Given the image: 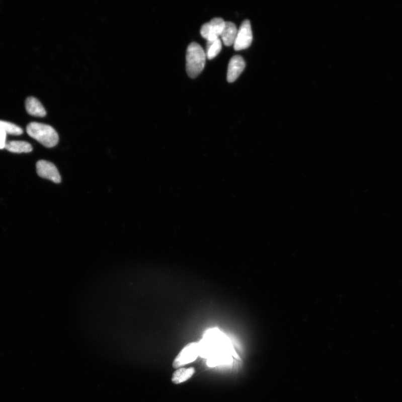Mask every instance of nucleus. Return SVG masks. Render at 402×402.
I'll return each mask as SVG.
<instances>
[{
    "label": "nucleus",
    "mask_w": 402,
    "mask_h": 402,
    "mask_svg": "<svg viewBox=\"0 0 402 402\" xmlns=\"http://www.w3.org/2000/svg\"><path fill=\"white\" fill-rule=\"evenodd\" d=\"M25 108L27 113L30 115L44 117L47 115V112L41 103L34 97H29L25 101Z\"/></svg>",
    "instance_id": "9"
},
{
    "label": "nucleus",
    "mask_w": 402,
    "mask_h": 402,
    "mask_svg": "<svg viewBox=\"0 0 402 402\" xmlns=\"http://www.w3.org/2000/svg\"><path fill=\"white\" fill-rule=\"evenodd\" d=\"M195 371V369L193 367L179 368L172 375V382L175 384L185 382L192 377Z\"/></svg>",
    "instance_id": "12"
},
{
    "label": "nucleus",
    "mask_w": 402,
    "mask_h": 402,
    "mask_svg": "<svg viewBox=\"0 0 402 402\" xmlns=\"http://www.w3.org/2000/svg\"><path fill=\"white\" fill-rule=\"evenodd\" d=\"M7 135L6 133L0 130V149H5L7 142Z\"/></svg>",
    "instance_id": "15"
},
{
    "label": "nucleus",
    "mask_w": 402,
    "mask_h": 402,
    "mask_svg": "<svg viewBox=\"0 0 402 402\" xmlns=\"http://www.w3.org/2000/svg\"><path fill=\"white\" fill-rule=\"evenodd\" d=\"M246 68L245 60L240 55L234 56L228 66L227 79L228 83L234 82Z\"/></svg>",
    "instance_id": "8"
},
{
    "label": "nucleus",
    "mask_w": 402,
    "mask_h": 402,
    "mask_svg": "<svg viewBox=\"0 0 402 402\" xmlns=\"http://www.w3.org/2000/svg\"><path fill=\"white\" fill-rule=\"evenodd\" d=\"M0 130L7 134L20 135L23 133V130L17 125L10 122L0 120Z\"/></svg>",
    "instance_id": "14"
},
{
    "label": "nucleus",
    "mask_w": 402,
    "mask_h": 402,
    "mask_svg": "<svg viewBox=\"0 0 402 402\" xmlns=\"http://www.w3.org/2000/svg\"><path fill=\"white\" fill-rule=\"evenodd\" d=\"M237 29L236 25L232 22H226L225 28L221 35L222 41L226 46L230 47L233 45L236 39Z\"/></svg>",
    "instance_id": "10"
},
{
    "label": "nucleus",
    "mask_w": 402,
    "mask_h": 402,
    "mask_svg": "<svg viewBox=\"0 0 402 402\" xmlns=\"http://www.w3.org/2000/svg\"><path fill=\"white\" fill-rule=\"evenodd\" d=\"M253 41V33L251 22L248 20H244L238 30L236 39L233 44L235 50L247 49L250 47Z\"/></svg>",
    "instance_id": "6"
},
{
    "label": "nucleus",
    "mask_w": 402,
    "mask_h": 402,
    "mask_svg": "<svg viewBox=\"0 0 402 402\" xmlns=\"http://www.w3.org/2000/svg\"><path fill=\"white\" fill-rule=\"evenodd\" d=\"M199 355L198 344L192 343L188 344L178 354L173 363V367L178 369L181 366L191 363L194 361Z\"/></svg>",
    "instance_id": "5"
},
{
    "label": "nucleus",
    "mask_w": 402,
    "mask_h": 402,
    "mask_svg": "<svg viewBox=\"0 0 402 402\" xmlns=\"http://www.w3.org/2000/svg\"><path fill=\"white\" fill-rule=\"evenodd\" d=\"M5 149L14 153H27L32 151L33 147L26 141H10L7 142Z\"/></svg>",
    "instance_id": "11"
},
{
    "label": "nucleus",
    "mask_w": 402,
    "mask_h": 402,
    "mask_svg": "<svg viewBox=\"0 0 402 402\" xmlns=\"http://www.w3.org/2000/svg\"><path fill=\"white\" fill-rule=\"evenodd\" d=\"M222 49V43L219 38L212 41L207 42L206 57L208 59L215 58Z\"/></svg>",
    "instance_id": "13"
},
{
    "label": "nucleus",
    "mask_w": 402,
    "mask_h": 402,
    "mask_svg": "<svg viewBox=\"0 0 402 402\" xmlns=\"http://www.w3.org/2000/svg\"><path fill=\"white\" fill-rule=\"evenodd\" d=\"M226 22L220 18H216L210 22L203 24L201 29V34L207 41H212L221 37Z\"/></svg>",
    "instance_id": "4"
},
{
    "label": "nucleus",
    "mask_w": 402,
    "mask_h": 402,
    "mask_svg": "<svg viewBox=\"0 0 402 402\" xmlns=\"http://www.w3.org/2000/svg\"><path fill=\"white\" fill-rule=\"evenodd\" d=\"M199 354L208 357L207 364L211 367L227 363L231 349L227 338L219 330L212 329L207 331L200 343Z\"/></svg>",
    "instance_id": "1"
},
{
    "label": "nucleus",
    "mask_w": 402,
    "mask_h": 402,
    "mask_svg": "<svg viewBox=\"0 0 402 402\" xmlns=\"http://www.w3.org/2000/svg\"><path fill=\"white\" fill-rule=\"evenodd\" d=\"M28 135L43 145L52 147L58 144L59 136L53 127L42 123H30L27 127Z\"/></svg>",
    "instance_id": "3"
},
{
    "label": "nucleus",
    "mask_w": 402,
    "mask_h": 402,
    "mask_svg": "<svg viewBox=\"0 0 402 402\" xmlns=\"http://www.w3.org/2000/svg\"><path fill=\"white\" fill-rule=\"evenodd\" d=\"M206 54L201 46L197 43H192L187 49L186 71L189 77L195 78L205 68Z\"/></svg>",
    "instance_id": "2"
},
{
    "label": "nucleus",
    "mask_w": 402,
    "mask_h": 402,
    "mask_svg": "<svg viewBox=\"0 0 402 402\" xmlns=\"http://www.w3.org/2000/svg\"><path fill=\"white\" fill-rule=\"evenodd\" d=\"M38 175L43 179L49 180L55 183L61 182V177L57 167L52 163L41 160L37 162Z\"/></svg>",
    "instance_id": "7"
}]
</instances>
